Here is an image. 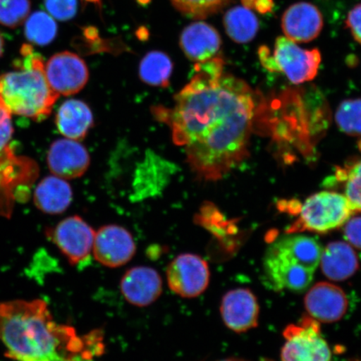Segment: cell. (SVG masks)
Here are the masks:
<instances>
[{"mask_svg":"<svg viewBox=\"0 0 361 361\" xmlns=\"http://www.w3.org/2000/svg\"><path fill=\"white\" fill-rule=\"evenodd\" d=\"M57 25L54 18L44 11H35L27 19L25 35L30 42L47 45L56 37Z\"/></svg>","mask_w":361,"mask_h":361,"instance_id":"23","label":"cell"},{"mask_svg":"<svg viewBox=\"0 0 361 361\" xmlns=\"http://www.w3.org/2000/svg\"><path fill=\"white\" fill-rule=\"evenodd\" d=\"M47 164L49 170L57 177L73 179L85 174L90 158L82 144L69 138L59 139L49 149Z\"/></svg>","mask_w":361,"mask_h":361,"instance_id":"12","label":"cell"},{"mask_svg":"<svg viewBox=\"0 0 361 361\" xmlns=\"http://www.w3.org/2000/svg\"><path fill=\"white\" fill-rule=\"evenodd\" d=\"M173 64L165 53L152 51L142 59L139 66L140 78L151 87H168Z\"/></svg>","mask_w":361,"mask_h":361,"instance_id":"22","label":"cell"},{"mask_svg":"<svg viewBox=\"0 0 361 361\" xmlns=\"http://www.w3.org/2000/svg\"><path fill=\"white\" fill-rule=\"evenodd\" d=\"M295 209L298 219L286 230L288 234L326 233L344 226L354 214L345 195L329 191L314 194Z\"/></svg>","mask_w":361,"mask_h":361,"instance_id":"5","label":"cell"},{"mask_svg":"<svg viewBox=\"0 0 361 361\" xmlns=\"http://www.w3.org/2000/svg\"><path fill=\"white\" fill-rule=\"evenodd\" d=\"M283 336L286 342L281 352L282 361H331V352L319 324L310 316L288 326Z\"/></svg>","mask_w":361,"mask_h":361,"instance_id":"7","label":"cell"},{"mask_svg":"<svg viewBox=\"0 0 361 361\" xmlns=\"http://www.w3.org/2000/svg\"><path fill=\"white\" fill-rule=\"evenodd\" d=\"M256 108L254 90L225 73L223 59L215 56L196 63L173 106H155L152 113L184 147L197 178L209 182L224 178L247 156Z\"/></svg>","mask_w":361,"mask_h":361,"instance_id":"1","label":"cell"},{"mask_svg":"<svg viewBox=\"0 0 361 361\" xmlns=\"http://www.w3.org/2000/svg\"><path fill=\"white\" fill-rule=\"evenodd\" d=\"M0 341L17 361H87L79 359L83 345L75 329L58 324L40 300L0 303Z\"/></svg>","mask_w":361,"mask_h":361,"instance_id":"2","label":"cell"},{"mask_svg":"<svg viewBox=\"0 0 361 361\" xmlns=\"http://www.w3.org/2000/svg\"><path fill=\"white\" fill-rule=\"evenodd\" d=\"M49 87L59 97H69L80 92L89 80V70L83 59L64 51L53 56L44 66Z\"/></svg>","mask_w":361,"mask_h":361,"instance_id":"9","label":"cell"},{"mask_svg":"<svg viewBox=\"0 0 361 361\" xmlns=\"http://www.w3.org/2000/svg\"><path fill=\"white\" fill-rule=\"evenodd\" d=\"M73 200L71 185L57 176L44 178L35 188L34 201L43 213L61 214L69 207Z\"/></svg>","mask_w":361,"mask_h":361,"instance_id":"20","label":"cell"},{"mask_svg":"<svg viewBox=\"0 0 361 361\" xmlns=\"http://www.w3.org/2000/svg\"><path fill=\"white\" fill-rule=\"evenodd\" d=\"M359 147H360V151H361V141H360V143H359Z\"/></svg>","mask_w":361,"mask_h":361,"instance_id":"35","label":"cell"},{"mask_svg":"<svg viewBox=\"0 0 361 361\" xmlns=\"http://www.w3.org/2000/svg\"><path fill=\"white\" fill-rule=\"evenodd\" d=\"M344 236L350 245L361 250V216L349 219L344 224Z\"/></svg>","mask_w":361,"mask_h":361,"instance_id":"30","label":"cell"},{"mask_svg":"<svg viewBox=\"0 0 361 361\" xmlns=\"http://www.w3.org/2000/svg\"><path fill=\"white\" fill-rule=\"evenodd\" d=\"M135 250L132 234L121 226H104L94 235V259L106 267L118 268L128 264L133 258Z\"/></svg>","mask_w":361,"mask_h":361,"instance_id":"11","label":"cell"},{"mask_svg":"<svg viewBox=\"0 0 361 361\" xmlns=\"http://www.w3.org/2000/svg\"><path fill=\"white\" fill-rule=\"evenodd\" d=\"M322 247L314 238L290 235L271 245L264 259V281L274 291L302 292L312 283Z\"/></svg>","mask_w":361,"mask_h":361,"instance_id":"4","label":"cell"},{"mask_svg":"<svg viewBox=\"0 0 361 361\" xmlns=\"http://www.w3.org/2000/svg\"><path fill=\"white\" fill-rule=\"evenodd\" d=\"M56 123L59 132L64 137L80 141L94 125L92 111L87 103L71 99L59 108Z\"/></svg>","mask_w":361,"mask_h":361,"instance_id":"18","label":"cell"},{"mask_svg":"<svg viewBox=\"0 0 361 361\" xmlns=\"http://www.w3.org/2000/svg\"><path fill=\"white\" fill-rule=\"evenodd\" d=\"M221 37L213 26L198 21L183 31L180 45L189 60L201 63L216 56L221 47Z\"/></svg>","mask_w":361,"mask_h":361,"instance_id":"17","label":"cell"},{"mask_svg":"<svg viewBox=\"0 0 361 361\" xmlns=\"http://www.w3.org/2000/svg\"><path fill=\"white\" fill-rule=\"evenodd\" d=\"M346 25L353 38L361 44V2L349 12Z\"/></svg>","mask_w":361,"mask_h":361,"instance_id":"31","label":"cell"},{"mask_svg":"<svg viewBox=\"0 0 361 361\" xmlns=\"http://www.w3.org/2000/svg\"><path fill=\"white\" fill-rule=\"evenodd\" d=\"M221 361H243V360H236V359H228V360H221Z\"/></svg>","mask_w":361,"mask_h":361,"instance_id":"34","label":"cell"},{"mask_svg":"<svg viewBox=\"0 0 361 361\" xmlns=\"http://www.w3.org/2000/svg\"><path fill=\"white\" fill-rule=\"evenodd\" d=\"M226 32L233 42L240 44L254 39L259 28L258 18L245 6H237L226 13L224 16Z\"/></svg>","mask_w":361,"mask_h":361,"instance_id":"21","label":"cell"},{"mask_svg":"<svg viewBox=\"0 0 361 361\" xmlns=\"http://www.w3.org/2000/svg\"><path fill=\"white\" fill-rule=\"evenodd\" d=\"M338 180L345 183V196L354 214L361 212V161L338 171Z\"/></svg>","mask_w":361,"mask_h":361,"instance_id":"24","label":"cell"},{"mask_svg":"<svg viewBox=\"0 0 361 361\" xmlns=\"http://www.w3.org/2000/svg\"><path fill=\"white\" fill-rule=\"evenodd\" d=\"M306 310L310 317L320 322L332 323L344 317L349 302L345 293L332 283H316L305 299Z\"/></svg>","mask_w":361,"mask_h":361,"instance_id":"13","label":"cell"},{"mask_svg":"<svg viewBox=\"0 0 361 361\" xmlns=\"http://www.w3.org/2000/svg\"><path fill=\"white\" fill-rule=\"evenodd\" d=\"M13 133L11 113L0 102V158L7 152Z\"/></svg>","mask_w":361,"mask_h":361,"instance_id":"29","label":"cell"},{"mask_svg":"<svg viewBox=\"0 0 361 361\" xmlns=\"http://www.w3.org/2000/svg\"><path fill=\"white\" fill-rule=\"evenodd\" d=\"M336 123L343 133L361 135V99L343 102L336 114Z\"/></svg>","mask_w":361,"mask_h":361,"instance_id":"25","label":"cell"},{"mask_svg":"<svg viewBox=\"0 0 361 361\" xmlns=\"http://www.w3.org/2000/svg\"><path fill=\"white\" fill-rule=\"evenodd\" d=\"M261 361H272V360H262Z\"/></svg>","mask_w":361,"mask_h":361,"instance_id":"36","label":"cell"},{"mask_svg":"<svg viewBox=\"0 0 361 361\" xmlns=\"http://www.w3.org/2000/svg\"><path fill=\"white\" fill-rule=\"evenodd\" d=\"M4 39L2 37V35H0V56H2L3 51H4Z\"/></svg>","mask_w":361,"mask_h":361,"instance_id":"33","label":"cell"},{"mask_svg":"<svg viewBox=\"0 0 361 361\" xmlns=\"http://www.w3.org/2000/svg\"><path fill=\"white\" fill-rule=\"evenodd\" d=\"M322 272L334 281L349 279L359 269L358 257L350 245L332 242L322 250L320 257Z\"/></svg>","mask_w":361,"mask_h":361,"instance_id":"19","label":"cell"},{"mask_svg":"<svg viewBox=\"0 0 361 361\" xmlns=\"http://www.w3.org/2000/svg\"><path fill=\"white\" fill-rule=\"evenodd\" d=\"M242 3L243 6L263 15L272 11L274 7V0H242Z\"/></svg>","mask_w":361,"mask_h":361,"instance_id":"32","label":"cell"},{"mask_svg":"<svg viewBox=\"0 0 361 361\" xmlns=\"http://www.w3.org/2000/svg\"><path fill=\"white\" fill-rule=\"evenodd\" d=\"M121 291L126 301L137 307L154 303L162 292V281L157 271L138 266L126 271L121 281Z\"/></svg>","mask_w":361,"mask_h":361,"instance_id":"16","label":"cell"},{"mask_svg":"<svg viewBox=\"0 0 361 361\" xmlns=\"http://www.w3.org/2000/svg\"><path fill=\"white\" fill-rule=\"evenodd\" d=\"M88 1H94V0H88Z\"/></svg>","mask_w":361,"mask_h":361,"instance_id":"37","label":"cell"},{"mask_svg":"<svg viewBox=\"0 0 361 361\" xmlns=\"http://www.w3.org/2000/svg\"><path fill=\"white\" fill-rule=\"evenodd\" d=\"M220 310L226 326L233 331L245 332L258 326V300L247 288H236L226 293Z\"/></svg>","mask_w":361,"mask_h":361,"instance_id":"15","label":"cell"},{"mask_svg":"<svg viewBox=\"0 0 361 361\" xmlns=\"http://www.w3.org/2000/svg\"><path fill=\"white\" fill-rule=\"evenodd\" d=\"M49 235L68 261L78 265L89 259L96 232L80 216H72L58 224Z\"/></svg>","mask_w":361,"mask_h":361,"instance_id":"10","label":"cell"},{"mask_svg":"<svg viewBox=\"0 0 361 361\" xmlns=\"http://www.w3.org/2000/svg\"><path fill=\"white\" fill-rule=\"evenodd\" d=\"M282 30L286 38L295 43H307L317 38L324 26L322 12L314 4L298 2L283 13Z\"/></svg>","mask_w":361,"mask_h":361,"instance_id":"14","label":"cell"},{"mask_svg":"<svg viewBox=\"0 0 361 361\" xmlns=\"http://www.w3.org/2000/svg\"><path fill=\"white\" fill-rule=\"evenodd\" d=\"M171 290L183 298H196L209 286L210 271L207 262L192 254L180 255L166 269Z\"/></svg>","mask_w":361,"mask_h":361,"instance_id":"8","label":"cell"},{"mask_svg":"<svg viewBox=\"0 0 361 361\" xmlns=\"http://www.w3.org/2000/svg\"><path fill=\"white\" fill-rule=\"evenodd\" d=\"M259 57L265 69L286 75L293 84L314 79L322 63L319 49L301 48L286 36L277 38L273 52L268 47H261Z\"/></svg>","mask_w":361,"mask_h":361,"instance_id":"6","label":"cell"},{"mask_svg":"<svg viewBox=\"0 0 361 361\" xmlns=\"http://www.w3.org/2000/svg\"><path fill=\"white\" fill-rule=\"evenodd\" d=\"M44 6L53 18L58 20H70L78 12V0H44Z\"/></svg>","mask_w":361,"mask_h":361,"instance_id":"28","label":"cell"},{"mask_svg":"<svg viewBox=\"0 0 361 361\" xmlns=\"http://www.w3.org/2000/svg\"><path fill=\"white\" fill-rule=\"evenodd\" d=\"M30 0H0V24L16 28L29 16Z\"/></svg>","mask_w":361,"mask_h":361,"instance_id":"26","label":"cell"},{"mask_svg":"<svg viewBox=\"0 0 361 361\" xmlns=\"http://www.w3.org/2000/svg\"><path fill=\"white\" fill-rule=\"evenodd\" d=\"M183 15L191 18H205L218 11L228 0H171Z\"/></svg>","mask_w":361,"mask_h":361,"instance_id":"27","label":"cell"},{"mask_svg":"<svg viewBox=\"0 0 361 361\" xmlns=\"http://www.w3.org/2000/svg\"><path fill=\"white\" fill-rule=\"evenodd\" d=\"M16 70L0 75V102L18 116L42 121L51 114L59 96L48 83L42 56L23 45Z\"/></svg>","mask_w":361,"mask_h":361,"instance_id":"3","label":"cell"}]
</instances>
